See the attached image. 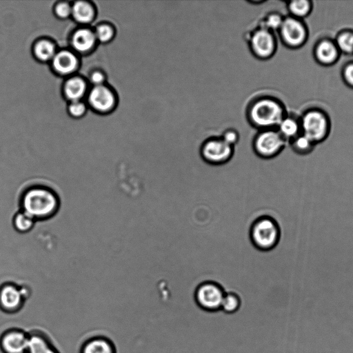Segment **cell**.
<instances>
[{"label": "cell", "mask_w": 353, "mask_h": 353, "mask_svg": "<svg viewBox=\"0 0 353 353\" xmlns=\"http://www.w3.org/2000/svg\"><path fill=\"white\" fill-rule=\"evenodd\" d=\"M247 41L250 52L257 59H267L274 53L276 41L268 29L258 26L248 33Z\"/></svg>", "instance_id": "obj_5"}, {"label": "cell", "mask_w": 353, "mask_h": 353, "mask_svg": "<svg viewBox=\"0 0 353 353\" xmlns=\"http://www.w3.org/2000/svg\"><path fill=\"white\" fill-rule=\"evenodd\" d=\"M316 54L321 61L327 63L332 62L336 59L337 51L332 43L325 41L319 45Z\"/></svg>", "instance_id": "obj_19"}, {"label": "cell", "mask_w": 353, "mask_h": 353, "mask_svg": "<svg viewBox=\"0 0 353 353\" xmlns=\"http://www.w3.org/2000/svg\"><path fill=\"white\" fill-rule=\"evenodd\" d=\"M279 29L281 35L287 44L297 46L301 43L304 39V28L294 19L288 18L283 20Z\"/></svg>", "instance_id": "obj_11"}, {"label": "cell", "mask_w": 353, "mask_h": 353, "mask_svg": "<svg viewBox=\"0 0 353 353\" xmlns=\"http://www.w3.org/2000/svg\"><path fill=\"white\" fill-rule=\"evenodd\" d=\"M200 153L202 159L208 163L221 165L232 157L234 146L226 143L221 137H212L203 142Z\"/></svg>", "instance_id": "obj_6"}, {"label": "cell", "mask_w": 353, "mask_h": 353, "mask_svg": "<svg viewBox=\"0 0 353 353\" xmlns=\"http://www.w3.org/2000/svg\"><path fill=\"white\" fill-rule=\"evenodd\" d=\"M280 235L277 222L268 215L261 216L251 227L252 243L262 251L274 248L279 243Z\"/></svg>", "instance_id": "obj_3"}, {"label": "cell", "mask_w": 353, "mask_h": 353, "mask_svg": "<svg viewBox=\"0 0 353 353\" xmlns=\"http://www.w3.org/2000/svg\"><path fill=\"white\" fill-rule=\"evenodd\" d=\"M283 110L279 103L266 96L254 98L246 108L248 122L259 130L272 129L279 125L283 119Z\"/></svg>", "instance_id": "obj_1"}, {"label": "cell", "mask_w": 353, "mask_h": 353, "mask_svg": "<svg viewBox=\"0 0 353 353\" xmlns=\"http://www.w3.org/2000/svg\"><path fill=\"white\" fill-rule=\"evenodd\" d=\"M69 110L71 114H72L74 117H79L81 116L85 110V107L83 103H81L78 101H73L70 107Z\"/></svg>", "instance_id": "obj_30"}, {"label": "cell", "mask_w": 353, "mask_h": 353, "mask_svg": "<svg viewBox=\"0 0 353 353\" xmlns=\"http://www.w3.org/2000/svg\"><path fill=\"white\" fill-rule=\"evenodd\" d=\"M309 3L307 1H294L289 4V9L291 12L296 16H304L309 10Z\"/></svg>", "instance_id": "obj_26"}, {"label": "cell", "mask_w": 353, "mask_h": 353, "mask_svg": "<svg viewBox=\"0 0 353 353\" xmlns=\"http://www.w3.org/2000/svg\"><path fill=\"white\" fill-rule=\"evenodd\" d=\"M85 88V84L81 79L72 78L65 83V92L70 99L75 101L83 95Z\"/></svg>", "instance_id": "obj_17"}, {"label": "cell", "mask_w": 353, "mask_h": 353, "mask_svg": "<svg viewBox=\"0 0 353 353\" xmlns=\"http://www.w3.org/2000/svg\"><path fill=\"white\" fill-rule=\"evenodd\" d=\"M34 52L39 59L48 61L54 57V47L49 41H41L36 45Z\"/></svg>", "instance_id": "obj_22"}, {"label": "cell", "mask_w": 353, "mask_h": 353, "mask_svg": "<svg viewBox=\"0 0 353 353\" xmlns=\"http://www.w3.org/2000/svg\"><path fill=\"white\" fill-rule=\"evenodd\" d=\"M34 221L32 217L22 211L15 215L14 226L19 232H28L34 225Z\"/></svg>", "instance_id": "obj_21"}, {"label": "cell", "mask_w": 353, "mask_h": 353, "mask_svg": "<svg viewBox=\"0 0 353 353\" xmlns=\"http://www.w3.org/2000/svg\"><path fill=\"white\" fill-rule=\"evenodd\" d=\"M29 334L17 327L5 330L0 336V350L2 353H27Z\"/></svg>", "instance_id": "obj_9"}, {"label": "cell", "mask_w": 353, "mask_h": 353, "mask_svg": "<svg viewBox=\"0 0 353 353\" xmlns=\"http://www.w3.org/2000/svg\"><path fill=\"white\" fill-rule=\"evenodd\" d=\"M283 21V20L279 14L270 13L262 19L259 26L272 31L273 30L279 29Z\"/></svg>", "instance_id": "obj_24"}, {"label": "cell", "mask_w": 353, "mask_h": 353, "mask_svg": "<svg viewBox=\"0 0 353 353\" xmlns=\"http://www.w3.org/2000/svg\"><path fill=\"white\" fill-rule=\"evenodd\" d=\"M221 137L228 144L234 147L239 140V134L233 128H228L223 131Z\"/></svg>", "instance_id": "obj_28"}, {"label": "cell", "mask_w": 353, "mask_h": 353, "mask_svg": "<svg viewBox=\"0 0 353 353\" xmlns=\"http://www.w3.org/2000/svg\"><path fill=\"white\" fill-rule=\"evenodd\" d=\"M347 81L353 85V65H348L345 70Z\"/></svg>", "instance_id": "obj_32"}, {"label": "cell", "mask_w": 353, "mask_h": 353, "mask_svg": "<svg viewBox=\"0 0 353 353\" xmlns=\"http://www.w3.org/2000/svg\"><path fill=\"white\" fill-rule=\"evenodd\" d=\"M55 12L59 17L66 18L72 13V8L66 3H61L57 6Z\"/></svg>", "instance_id": "obj_31"}, {"label": "cell", "mask_w": 353, "mask_h": 353, "mask_svg": "<svg viewBox=\"0 0 353 353\" xmlns=\"http://www.w3.org/2000/svg\"><path fill=\"white\" fill-rule=\"evenodd\" d=\"M241 307V299L234 292H225L221 309L225 312L232 314L236 312Z\"/></svg>", "instance_id": "obj_20"}, {"label": "cell", "mask_w": 353, "mask_h": 353, "mask_svg": "<svg viewBox=\"0 0 353 353\" xmlns=\"http://www.w3.org/2000/svg\"><path fill=\"white\" fill-rule=\"evenodd\" d=\"M58 199L50 190L34 187L28 190L22 199L23 212L36 219L46 218L58 208Z\"/></svg>", "instance_id": "obj_2"}, {"label": "cell", "mask_w": 353, "mask_h": 353, "mask_svg": "<svg viewBox=\"0 0 353 353\" xmlns=\"http://www.w3.org/2000/svg\"><path fill=\"white\" fill-rule=\"evenodd\" d=\"M27 353H60L47 334L34 330L29 333Z\"/></svg>", "instance_id": "obj_12"}, {"label": "cell", "mask_w": 353, "mask_h": 353, "mask_svg": "<svg viewBox=\"0 0 353 353\" xmlns=\"http://www.w3.org/2000/svg\"><path fill=\"white\" fill-rule=\"evenodd\" d=\"M94 34L88 29H81L75 32L72 37V46L78 51L85 52L90 50L95 42Z\"/></svg>", "instance_id": "obj_16"}, {"label": "cell", "mask_w": 353, "mask_h": 353, "mask_svg": "<svg viewBox=\"0 0 353 353\" xmlns=\"http://www.w3.org/2000/svg\"><path fill=\"white\" fill-rule=\"evenodd\" d=\"M304 134L312 143L321 140L325 134L327 123L325 117L318 112H310L302 121Z\"/></svg>", "instance_id": "obj_10"}, {"label": "cell", "mask_w": 353, "mask_h": 353, "mask_svg": "<svg viewBox=\"0 0 353 353\" xmlns=\"http://www.w3.org/2000/svg\"><path fill=\"white\" fill-rule=\"evenodd\" d=\"M77 63L75 56L68 51H61L53 57V65L57 71L62 74L72 72Z\"/></svg>", "instance_id": "obj_15"}, {"label": "cell", "mask_w": 353, "mask_h": 353, "mask_svg": "<svg viewBox=\"0 0 353 353\" xmlns=\"http://www.w3.org/2000/svg\"><path fill=\"white\" fill-rule=\"evenodd\" d=\"M313 143L305 135L297 137L293 143L294 150L300 155L310 153L312 149Z\"/></svg>", "instance_id": "obj_25"}, {"label": "cell", "mask_w": 353, "mask_h": 353, "mask_svg": "<svg viewBox=\"0 0 353 353\" xmlns=\"http://www.w3.org/2000/svg\"><path fill=\"white\" fill-rule=\"evenodd\" d=\"M91 80L93 83L100 85L101 82L103 81V76L100 72H94L92 74Z\"/></svg>", "instance_id": "obj_33"}, {"label": "cell", "mask_w": 353, "mask_h": 353, "mask_svg": "<svg viewBox=\"0 0 353 353\" xmlns=\"http://www.w3.org/2000/svg\"><path fill=\"white\" fill-rule=\"evenodd\" d=\"M252 146L256 154L263 159H272L285 146L281 134L273 129L261 130L254 137Z\"/></svg>", "instance_id": "obj_4"}, {"label": "cell", "mask_w": 353, "mask_h": 353, "mask_svg": "<svg viewBox=\"0 0 353 353\" xmlns=\"http://www.w3.org/2000/svg\"><path fill=\"white\" fill-rule=\"evenodd\" d=\"M112 30L109 26H101L98 28L95 37L101 42H107L112 38Z\"/></svg>", "instance_id": "obj_29"}, {"label": "cell", "mask_w": 353, "mask_h": 353, "mask_svg": "<svg viewBox=\"0 0 353 353\" xmlns=\"http://www.w3.org/2000/svg\"><path fill=\"white\" fill-rule=\"evenodd\" d=\"M29 294L25 288L12 283L0 288V310L7 314L18 312L23 307Z\"/></svg>", "instance_id": "obj_8"}, {"label": "cell", "mask_w": 353, "mask_h": 353, "mask_svg": "<svg viewBox=\"0 0 353 353\" xmlns=\"http://www.w3.org/2000/svg\"><path fill=\"white\" fill-rule=\"evenodd\" d=\"M72 14L77 21L88 23L92 19L93 10L90 4L84 1H77L72 8Z\"/></svg>", "instance_id": "obj_18"}, {"label": "cell", "mask_w": 353, "mask_h": 353, "mask_svg": "<svg viewBox=\"0 0 353 353\" xmlns=\"http://www.w3.org/2000/svg\"><path fill=\"white\" fill-rule=\"evenodd\" d=\"M339 47L345 52L353 51V34L351 33H343L341 34L338 39Z\"/></svg>", "instance_id": "obj_27"}, {"label": "cell", "mask_w": 353, "mask_h": 353, "mask_svg": "<svg viewBox=\"0 0 353 353\" xmlns=\"http://www.w3.org/2000/svg\"><path fill=\"white\" fill-rule=\"evenodd\" d=\"M89 101L96 110L106 111L112 107L114 99L108 88L100 85L92 89L89 96Z\"/></svg>", "instance_id": "obj_14"}, {"label": "cell", "mask_w": 353, "mask_h": 353, "mask_svg": "<svg viewBox=\"0 0 353 353\" xmlns=\"http://www.w3.org/2000/svg\"><path fill=\"white\" fill-rule=\"evenodd\" d=\"M225 294L223 288L218 283L204 282L196 288L195 300L203 310L214 312L221 310Z\"/></svg>", "instance_id": "obj_7"}, {"label": "cell", "mask_w": 353, "mask_h": 353, "mask_svg": "<svg viewBox=\"0 0 353 353\" xmlns=\"http://www.w3.org/2000/svg\"><path fill=\"white\" fill-rule=\"evenodd\" d=\"M278 126L281 136L288 138L294 137L298 130L296 123L290 118L283 119Z\"/></svg>", "instance_id": "obj_23"}, {"label": "cell", "mask_w": 353, "mask_h": 353, "mask_svg": "<svg viewBox=\"0 0 353 353\" xmlns=\"http://www.w3.org/2000/svg\"><path fill=\"white\" fill-rule=\"evenodd\" d=\"M79 353H117V349L109 338L95 336L88 339L82 343Z\"/></svg>", "instance_id": "obj_13"}]
</instances>
